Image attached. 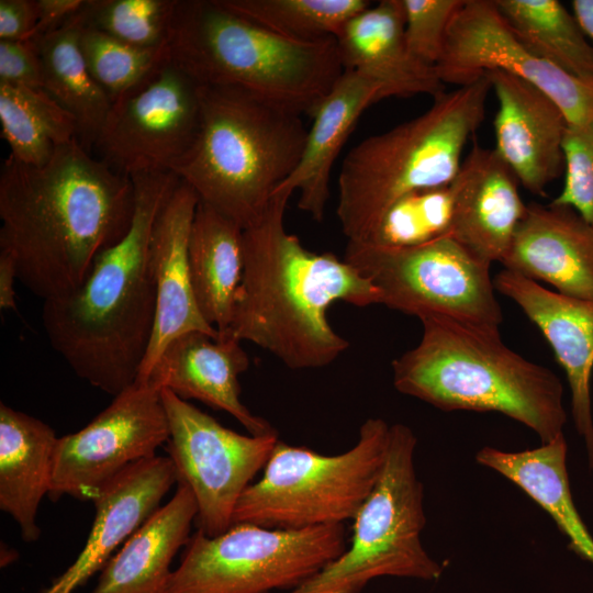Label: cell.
Instances as JSON below:
<instances>
[{"mask_svg": "<svg viewBox=\"0 0 593 593\" xmlns=\"http://www.w3.org/2000/svg\"><path fill=\"white\" fill-rule=\"evenodd\" d=\"M134 186L78 138L41 167L11 156L0 170V250L18 280L43 301L80 287L96 258L128 231Z\"/></svg>", "mask_w": 593, "mask_h": 593, "instance_id": "cell-1", "label": "cell"}, {"mask_svg": "<svg viewBox=\"0 0 593 593\" xmlns=\"http://www.w3.org/2000/svg\"><path fill=\"white\" fill-rule=\"evenodd\" d=\"M134 214L125 235L94 260L79 288L44 301L48 342L92 387L118 395L137 378L156 317L154 225L180 183L172 171L131 176Z\"/></svg>", "mask_w": 593, "mask_h": 593, "instance_id": "cell-2", "label": "cell"}, {"mask_svg": "<svg viewBox=\"0 0 593 593\" xmlns=\"http://www.w3.org/2000/svg\"><path fill=\"white\" fill-rule=\"evenodd\" d=\"M290 197L276 191L262 216L243 230V277L228 329L291 369H315L349 347L331 326L328 307L380 304L381 294L344 258L311 251L286 231Z\"/></svg>", "mask_w": 593, "mask_h": 593, "instance_id": "cell-3", "label": "cell"}, {"mask_svg": "<svg viewBox=\"0 0 593 593\" xmlns=\"http://www.w3.org/2000/svg\"><path fill=\"white\" fill-rule=\"evenodd\" d=\"M419 343L392 362L402 394L441 411L496 412L548 443L563 435V385L550 369L508 348L499 328L429 316Z\"/></svg>", "mask_w": 593, "mask_h": 593, "instance_id": "cell-4", "label": "cell"}, {"mask_svg": "<svg viewBox=\"0 0 593 593\" xmlns=\"http://www.w3.org/2000/svg\"><path fill=\"white\" fill-rule=\"evenodd\" d=\"M169 60L198 85L243 89L312 116L344 72L335 37L279 35L220 0H178Z\"/></svg>", "mask_w": 593, "mask_h": 593, "instance_id": "cell-5", "label": "cell"}, {"mask_svg": "<svg viewBox=\"0 0 593 593\" xmlns=\"http://www.w3.org/2000/svg\"><path fill=\"white\" fill-rule=\"evenodd\" d=\"M199 99L194 141L172 172L245 230L296 168L309 128L302 115L236 87L199 85Z\"/></svg>", "mask_w": 593, "mask_h": 593, "instance_id": "cell-6", "label": "cell"}, {"mask_svg": "<svg viewBox=\"0 0 593 593\" xmlns=\"http://www.w3.org/2000/svg\"><path fill=\"white\" fill-rule=\"evenodd\" d=\"M486 75L434 97L421 115L365 138L345 156L336 214L347 242L363 243L404 195L448 186L462 153L484 120Z\"/></svg>", "mask_w": 593, "mask_h": 593, "instance_id": "cell-7", "label": "cell"}, {"mask_svg": "<svg viewBox=\"0 0 593 593\" xmlns=\"http://www.w3.org/2000/svg\"><path fill=\"white\" fill-rule=\"evenodd\" d=\"M390 426L368 418L357 443L337 455L278 440L261 478L239 497L233 525L298 530L354 519L380 477Z\"/></svg>", "mask_w": 593, "mask_h": 593, "instance_id": "cell-8", "label": "cell"}, {"mask_svg": "<svg viewBox=\"0 0 593 593\" xmlns=\"http://www.w3.org/2000/svg\"><path fill=\"white\" fill-rule=\"evenodd\" d=\"M417 439L404 424L390 426L380 477L354 517L348 548L317 573L282 593H361L380 577L433 581L443 567L423 546L424 489L415 470Z\"/></svg>", "mask_w": 593, "mask_h": 593, "instance_id": "cell-9", "label": "cell"}, {"mask_svg": "<svg viewBox=\"0 0 593 593\" xmlns=\"http://www.w3.org/2000/svg\"><path fill=\"white\" fill-rule=\"evenodd\" d=\"M347 547L340 525L298 530L234 524L209 537L194 533L163 593H271L290 591Z\"/></svg>", "mask_w": 593, "mask_h": 593, "instance_id": "cell-10", "label": "cell"}, {"mask_svg": "<svg viewBox=\"0 0 593 593\" xmlns=\"http://www.w3.org/2000/svg\"><path fill=\"white\" fill-rule=\"evenodd\" d=\"M344 260L372 282L380 304L390 309L500 329L491 264L449 235L409 247L347 242Z\"/></svg>", "mask_w": 593, "mask_h": 593, "instance_id": "cell-11", "label": "cell"}, {"mask_svg": "<svg viewBox=\"0 0 593 593\" xmlns=\"http://www.w3.org/2000/svg\"><path fill=\"white\" fill-rule=\"evenodd\" d=\"M160 395L177 483L187 485L195 499L198 530L209 537L221 535L232 527L238 500L266 466L278 434L242 435L168 389Z\"/></svg>", "mask_w": 593, "mask_h": 593, "instance_id": "cell-12", "label": "cell"}, {"mask_svg": "<svg viewBox=\"0 0 593 593\" xmlns=\"http://www.w3.org/2000/svg\"><path fill=\"white\" fill-rule=\"evenodd\" d=\"M168 438L160 389L135 381L80 430L58 438L48 496L93 501L125 469L156 456Z\"/></svg>", "mask_w": 593, "mask_h": 593, "instance_id": "cell-13", "label": "cell"}, {"mask_svg": "<svg viewBox=\"0 0 593 593\" xmlns=\"http://www.w3.org/2000/svg\"><path fill=\"white\" fill-rule=\"evenodd\" d=\"M200 120L199 85L169 59L112 103L94 147L127 176L172 171Z\"/></svg>", "mask_w": 593, "mask_h": 593, "instance_id": "cell-14", "label": "cell"}, {"mask_svg": "<svg viewBox=\"0 0 593 593\" xmlns=\"http://www.w3.org/2000/svg\"><path fill=\"white\" fill-rule=\"evenodd\" d=\"M436 70L444 85L458 87L501 70L547 94L569 125L593 122V82L575 78L529 51L493 0H465L450 22Z\"/></svg>", "mask_w": 593, "mask_h": 593, "instance_id": "cell-15", "label": "cell"}, {"mask_svg": "<svg viewBox=\"0 0 593 593\" xmlns=\"http://www.w3.org/2000/svg\"><path fill=\"white\" fill-rule=\"evenodd\" d=\"M493 282L540 329L563 368L573 423L593 469V300L562 294L507 269L499 272Z\"/></svg>", "mask_w": 593, "mask_h": 593, "instance_id": "cell-16", "label": "cell"}, {"mask_svg": "<svg viewBox=\"0 0 593 593\" xmlns=\"http://www.w3.org/2000/svg\"><path fill=\"white\" fill-rule=\"evenodd\" d=\"M485 75L497 100L493 149L524 188L544 195L563 169L568 121L560 108L532 83L501 70Z\"/></svg>", "mask_w": 593, "mask_h": 593, "instance_id": "cell-17", "label": "cell"}, {"mask_svg": "<svg viewBox=\"0 0 593 593\" xmlns=\"http://www.w3.org/2000/svg\"><path fill=\"white\" fill-rule=\"evenodd\" d=\"M249 367L242 342L230 329L216 335L189 332L171 340L156 361L147 381L182 400H198L224 411L250 435L277 433L240 400L238 377Z\"/></svg>", "mask_w": 593, "mask_h": 593, "instance_id": "cell-18", "label": "cell"}, {"mask_svg": "<svg viewBox=\"0 0 593 593\" xmlns=\"http://www.w3.org/2000/svg\"><path fill=\"white\" fill-rule=\"evenodd\" d=\"M200 199L180 181L154 225L150 258L156 283V317L152 338L136 381L146 382L166 346L189 332L216 335L202 316L192 290L188 244Z\"/></svg>", "mask_w": 593, "mask_h": 593, "instance_id": "cell-19", "label": "cell"}, {"mask_svg": "<svg viewBox=\"0 0 593 593\" xmlns=\"http://www.w3.org/2000/svg\"><path fill=\"white\" fill-rule=\"evenodd\" d=\"M176 482L177 471L169 456L156 455L121 472L92 501L96 515L83 549L41 593H75L160 507Z\"/></svg>", "mask_w": 593, "mask_h": 593, "instance_id": "cell-20", "label": "cell"}, {"mask_svg": "<svg viewBox=\"0 0 593 593\" xmlns=\"http://www.w3.org/2000/svg\"><path fill=\"white\" fill-rule=\"evenodd\" d=\"M501 262L557 292L593 300V225L569 206L527 204Z\"/></svg>", "mask_w": 593, "mask_h": 593, "instance_id": "cell-21", "label": "cell"}, {"mask_svg": "<svg viewBox=\"0 0 593 593\" xmlns=\"http://www.w3.org/2000/svg\"><path fill=\"white\" fill-rule=\"evenodd\" d=\"M450 187L448 235L485 261L501 262L527 206L515 175L494 149L475 143Z\"/></svg>", "mask_w": 593, "mask_h": 593, "instance_id": "cell-22", "label": "cell"}, {"mask_svg": "<svg viewBox=\"0 0 593 593\" xmlns=\"http://www.w3.org/2000/svg\"><path fill=\"white\" fill-rule=\"evenodd\" d=\"M384 98L389 93L382 82L357 70H344L312 115L296 168L276 191L291 195L299 191V209L323 221L333 165L361 114Z\"/></svg>", "mask_w": 593, "mask_h": 593, "instance_id": "cell-23", "label": "cell"}, {"mask_svg": "<svg viewBox=\"0 0 593 593\" xmlns=\"http://www.w3.org/2000/svg\"><path fill=\"white\" fill-rule=\"evenodd\" d=\"M402 0H381L350 18L335 36L345 70H357L384 85L389 97L444 92L436 67L417 60L404 35Z\"/></svg>", "mask_w": 593, "mask_h": 593, "instance_id": "cell-24", "label": "cell"}, {"mask_svg": "<svg viewBox=\"0 0 593 593\" xmlns=\"http://www.w3.org/2000/svg\"><path fill=\"white\" fill-rule=\"evenodd\" d=\"M197 512L192 492L178 483L174 496L110 558L91 593H163L172 559L191 537Z\"/></svg>", "mask_w": 593, "mask_h": 593, "instance_id": "cell-25", "label": "cell"}, {"mask_svg": "<svg viewBox=\"0 0 593 593\" xmlns=\"http://www.w3.org/2000/svg\"><path fill=\"white\" fill-rule=\"evenodd\" d=\"M57 440L41 419L0 403V508L16 522L26 542L41 536L36 516L52 488Z\"/></svg>", "mask_w": 593, "mask_h": 593, "instance_id": "cell-26", "label": "cell"}, {"mask_svg": "<svg viewBox=\"0 0 593 593\" xmlns=\"http://www.w3.org/2000/svg\"><path fill=\"white\" fill-rule=\"evenodd\" d=\"M564 435L539 447L505 451L482 447L475 460L522 489L542 507L568 538L569 548L593 564V537L575 507L567 468Z\"/></svg>", "mask_w": 593, "mask_h": 593, "instance_id": "cell-27", "label": "cell"}, {"mask_svg": "<svg viewBox=\"0 0 593 593\" xmlns=\"http://www.w3.org/2000/svg\"><path fill=\"white\" fill-rule=\"evenodd\" d=\"M188 261L202 316L217 331L228 329L243 277V228L199 201L189 235Z\"/></svg>", "mask_w": 593, "mask_h": 593, "instance_id": "cell-28", "label": "cell"}, {"mask_svg": "<svg viewBox=\"0 0 593 593\" xmlns=\"http://www.w3.org/2000/svg\"><path fill=\"white\" fill-rule=\"evenodd\" d=\"M81 29L78 12L58 29L31 41L42 60L43 89L75 118L78 139L91 153L112 102L87 66L79 42Z\"/></svg>", "mask_w": 593, "mask_h": 593, "instance_id": "cell-29", "label": "cell"}, {"mask_svg": "<svg viewBox=\"0 0 593 593\" xmlns=\"http://www.w3.org/2000/svg\"><path fill=\"white\" fill-rule=\"evenodd\" d=\"M518 40L571 76L593 82V46L558 0H493Z\"/></svg>", "mask_w": 593, "mask_h": 593, "instance_id": "cell-30", "label": "cell"}, {"mask_svg": "<svg viewBox=\"0 0 593 593\" xmlns=\"http://www.w3.org/2000/svg\"><path fill=\"white\" fill-rule=\"evenodd\" d=\"M2 137L13 159L46 165L63 144L78 138L75 118L42 88L0 83Z\"/></svg>", "mask_w": 593, "mask_h": 593, "instance_id": "cell-31", "label": "cell"}, {"mask_svg": "<svg viewBox=\"0 0 593 593\" xmlns=\"http://www.w3.org/2000/svg\"><path fill=\"white\" fill-rule=\"evenodd\" d=\"M227 9L288 38L302 42L335 37L368 0H220Z\"/></svg>", "mask_w": 593, "mask_h": 593, "instance_id": "cell-32", "label": "cell"}, {"mask_svg": "<svg viewBox=\"0 0 593 593\" xmlns=\"http://www.w3.org/2000/svg\"><path fill=\"white\" fill-rule=\"evenodd\" d=\"M79 42L92 77L112 103L138 87L169 59L168 47L133 46L86 26L83 22Z\"/></svg>", "mask_w": 593, "mask_h": 593, "instance_id": "cell-33", "label": "cell"}, {"mask_svg": "<svg viewBox=\"0 0 593 593\" xmlns=\"http://www.w3.org/2000/svg\"><path fill=\"white\" fill-rule=\"evenodd\" d=\"M178 0H86V26L133 46L168 47Z\"/></svg>", "mask_w": 593, "mask_h": 593, "instance_id": "cell-34", "label": "cell"}, {"mask_svg": "<svg viewBox=\"0 0 593 593\" xmlns=\"http://www.w3.org/2000/svg\"><path fill=\"white\" fill-rule=\"evenodd\" d=\"M452 216L450 184L411 192L383 215L369 240L392 247L416 246L446 236Z\"/></svg>", "mask_w": 593, "mask_h": 593, "instance_id": "cell-35", "label": "cell"}, {"mask_svg": "<svg viewBox=\"0 0 593 593\" xmlns=\"http://www.w3.org/2000/svg\"><path fill=\"white\" fill-rule=\"evenodd\" d=\"M562 150L563 186L551 203L573 209L593 225V122L568 124Z\"/></svg>", "mask_w": 593, "mask_h": 593, "instance_id": "cell-36", "label": "cell"}, {"mask_svg": "<svg viewBox=\"0 0 593 593\" xmlns=\"http://www.w3.org/2000/svg\"><path fill=\"white\" fill-rule=\"evenodd\" d=\"M404 35L410 53L421 63L436 67L448 27L465 0H402Z\"/></svg>", "mask_w": 593, "mask_h": 593, "instance_id": "cell-37", "label": "cell"}, {"mask_svg": "<svg viewBox=\"0 0 593 593\" xmlns=\"http://www.w3.org/2000/svg\"><path fill=\"white\" fill-rule=\"evenodd\" d=\"M0 83L44 88L43 65L33 41L0 40Z\"/></svg>", "mask_w": 593, "mask_h": 593, "instance_id": "cell-38", "label": "cell"}, {"mask_svg": "<svg viewBox=\"0 0 593 593\" xmlns=\"http://www.w3.org/2000/svg\"><path fill=\"white\" fill-rule=\"evenodd\" d=\"M36 23V0H0V40H31Z\"/></svg>", "mask_w": 593, "mask_h": 593, "instance_id": "cell-39", "label": "cell"}, {"mask_svg": "<svg viewBox=\"0 0 593 593\" xmlns=\"http://www.w3.org/2000/svg\"><path fill=\"white\" fill-rule=\"evenodd\" d=\"M86 0H36L37 23L31 40L47 34L76 15Z\"/></svg>", "mask_w": 593, "mask_h": 593, "instance_id": "cell-40", "label": "cell"}, {"mask_svg": "<svg viewBox=\"0 0 593 593\" xmlns=\"http://www.w3.org/2000/svg\"><path fill=\"white\" fill-rule=\"evenodd\" d=\"M18 280V268L13 257L0 250V309L15 310L14 282Z\"/></svg>", "mask_w": 593, "mask_h": 593, "instance_id": "cell-41", "label": "cell"}, {"mask_svg": "<svg viewBox=\"0 0 593 593\" xmlns=\"http://www.w3.org/2000/svg\"><path fill=\"white\" fill-rule=\"evenodd\" d=\"M572 13L593 46V0H573Z\"/></svg>", "mask_w": 593, "mask_h": 593, "instance_id": "cell-42", "label": "cell"}]
</instances>
